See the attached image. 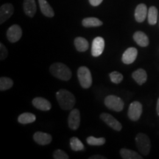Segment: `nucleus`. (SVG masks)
<instances>
[{"mask_svg": "<svg viewBox=\"0 0 159 159\" xmlns=\"http://www.w3.org/2000/svg\"><path fill=\"white\" fill-rule=\"evenodd\" d=\"M86 142L89 145L91 146H101L105 143V139L102 138H95L94 136H89L86 139Z\"/></svg>", "mask_w": 159, "mask_h": 159, "instance_id": "bb28decb", "label": "nucleus"}, {"mask_svg": "<svg viewBox=\"0 0 159 159\" xmlns=\"http://www.w3.org/2000/svg\"><path fill=\"white\" fill-rule=\"evenodd\" d=\"M143 111V107L142 103L138 102V101H134L132 103H130V106H129L128 116L129 119L131 121L136 122L140 119L142 116Z\"/></svg>", "mask_w": 159, "mask_h": 159, "instance_id": "423d86ee", "label": "nucleus"}, {"mask_svg": "<svg viewBox=\"0 0 159 159\" xmlns=\"http://www.w3.org/2000/svg\"><path fill=\"white\" fill-rule=\"evenodd\" d=\"M74 44L77 50L80 52L88 50L89 47V41L83 37H77L74 41Z\"/></svg>", "mask_w": 159, "mask_h": 159, "instance_id": "aec40b11", "label": "nucleus"}, {"mask_svg": "<svg viewBox=\"0 0 159 159\" xmlns=\"http://www.w3.org/2000/svg\"><path fill=\"white\" fill-rule=\"evenodd\" d=\"M89 159H106V157L100 156V155H94V156L89 157Z\"/></svg>", "mask_w": 159, "mask_h": 159, "instance_id": "2f4dec72", "label": "nucleus"}, {"mask_svg": "<svg viewBox=\"0 0 159 159\" xmlns=\"http://www.w3.org/2000/svg\"><path fill=\"white\" fill-rule=\"evenodd\" d=\"M14 12V7L11 3H7L2 5L0 8V24H3L11 18Z\"/></svg>", "mask_w": 159, "mask_h": 159, "instance_id": "9b49d317", "label": "nucleus"}, {"mask_svg": "<svg viewBox=\"0 0 159 159\" xmlns=\"http://www.w3.org/2000/svg\"><path fill=\"white\" fill-rule=\"evenodd\" d=\"M80 124V114L78 109L75 108L69 113L68 118V125L69 128L73 130H76Z\"/></svg>", "mask_w": 159, "mask_h": 159, "instance_id": "9d476101", "label": "nucleus"}, {"mask_svg": "<svg viewBox=\"0 0 159 159\" xmlns=\"http://www.w3.org/2000/svg\"><path fill=\"white\" fill-rule=\"evenodd\" d=\"M22 36V30L18 25H13L7 31V38L11 43H16L19 41Z\"/></svg>", "mask_w": 159, "mask_h": 159, "instance_id": "1a4fd4ad", "label": "nucleus"}, {"mask_svg": "<svg viewBox=\"0 0 159 159\" xmlns=\"http://www.w3.org/2000/svg\"><path fill=\"white\" fill-rule=\"evenodd\" d=\"M100 119L107 125H108L111 128L114 129V130L120 131L122 128V125L117 119L114 118L112 115L108 113H102L100 114Z\"/></svg>", "mask_w": 159, "mask_h": 159, "instance_id": "0eeeda50", "label": "nucleus"}, {"mask_svg": "<svg viewBox=\"0 0 159 159\" xmlns=\"http://www.w3.org/2000/svg\"><path fill=\"white\" fill-rule=\"evenodd\" d=\"M56 99L60 107L64 111L72 109L76 102L74 94L66 89H60L57 91Z\"/></svg>", "mask_w": 159, "mask_h": 159, "instance_id": "f257e3e1", "label": "nucleus"}, {"mask_svg": "<svg viewBox=\"0 0 159 159\" xmlns=\"http://www.w3.org/2000/svg\"><path fill=\"white\" fill-rule=\"evenodd\" d=\"M103 0H89V3L94 7H97L102 2Z\"/></svg>", "mask_w": 159, "mask_h": 159, "instance_id": "7c9ffc66", "label": "nucleus"}, {"mask_svg": "<svg viewBox=\"0 0 159 159\" xmlns=\"http://www.w3.org/2000/svg\"><path fill=\"white\" fill-rule=\"evenodd\" d=\"M24 11L29 17H33L36 13V4L35 0H24Z\"/></svg>", "mask_w": 159, "mask_h": 159, "instance_id": "dca6fc26", "label": "nucleus"}, {"mask_svg": "<svg viewBox=\"0 0 159 159\" xmlns=\"http://www.w3.org/2000/svg\"><path fill=\"white\" fill-rule=\"evenodd\" d=\"M49 71L56 78L61 80L68 81L71 77V69L62 63H54L49 67Z\"/></svg>", "mask_w": 159, "mask_h": 159, "instance_id": "f03ea898", "label": "nucleus"}, {"mask_svg": "<svg viewBox=\"0 0 159 159\" xmlns=\"http://www.w3.org/2000/svg\"><path fill=\"white\" fill-rule=\"evenodd\" d=\"M148 22L150 25H155L157 23L158 19V10L155 6H152L148 10Z\"/></svg>", "mask_w": 159, "mask_h": 159, "instance_id": "b1692460", "label": "nucleus"}, {"mask_svg": "<svg viewBox=\"0 0 159 159\" xmlns=\"http://www.w3.org/2000/svg\"><path fill=\"white\" fill-rule=\"evenodd\" d=\"M105 105L107 108L110 110L120 112L123 110L125 106V103L120 97L115 96V95H109L105 99Z\"/></svg>", "mask_w": 159, "mask_h": 159, "instance_id": "39448f33", "label": "nucleus"}, {"mask_svg": "<svg viewBox=\"0 0 159 159\" xmlns=\"http://www.w3.org/2000/svg\"><path fill=\"white\" fill-rule=\"evenodd\" d=\"M36 120V117L32 113H24L19 115V116L18 117V122L21 124L23 125H27L30 124V123L34 122Z\"/></svg>", "mask_w": 159, "mask_h": 159, "instance_id": "5701e85b", "label": "nucleus"}, {"mask_svg": "<svg viewBox=\"0 0 159 159\" xmlns=\"http://www.w3.org/2000/svg\"><path fill=\"white\" fill-rule=\"evenodd\" d=\"M134 40L139 46L142 47H146L149 45L150 41L148 35L142 31H137L134 34Z\"/></svg>", "mask_w": 159, "mask_h": 159, "instance_id": "f3484780", "label": "nucleus"}, {"mask_svg": "<svg viewBox=\"0 0 159 159\" xmlns=\"http://www.w3.org/2000/svg\"><path fill=\"white\" fill-rule=\"evenodd\" d=\"M33 139L37 144L40 145H47L51 143L52 137L50 134H47V133L38 131L33 135Z\"/></svg>", "mask_w": 159, "mask_h": 159, "instance_id": "ddd939ff", "label": "nucleus"}, {"mask_svg": "<svg viewBox=\"0 0 159 159\" xmlns=\"http://www.w3.org/2000/svg\"><path fill=\"white\" fill-rule=\"evenodd\" d=\"M120 156L123 159H142L143 157L134 150L122 148L119 151Z\"/></svg>", "mask_w": 159, "mask_h": 159, "instance_id": "412c9836", "label": "nucleus"}, {"mask_svg": "<svg viewBox=\"0 0 159 159\" xmlns=\"http://www.w3.org/2000/svg\"><path fill=\"white\" fill-rule=\"evenodd\" d=\"M8 55V51L2 43H0V60L3 61Z\"/></svg>", "mask_w": 159, "mask_h": 159, "instance_id": "c756f323", "label": "nucleus"}, {"mask_svg": "<svg viewBox=\"0 0 159 159\" xmlns=\"http://www.w3.org/2000/svg\"><path fill=\"white\" fill-rule=\"evenodd\" d=\"M148 13L147 5L144 4H139L135 10V19L139 23H142L146 19Z\"/></svg>", "mask_w": 159, "mask_h": 159, "instance_id": "2eb2a0df", "label": "nucleus"}, {"mask_svg": "<svg viewBox=\"0 0 159 159\" xmlns=\"http://www.w3.org/2000/svg\"><path fill=\"white\" fill-rule=\"evenodd\" d=\"M33 105L37 109L41 111H49L52 108V105L49 101L43 97H35L32 101Z\"/></svg>", "mask_w": 159, "mask_h": 159, "instance_id": "4468645a", "label": "nucleus"}, {"mask_svg": "<svg viewBox=\"0 0 159 159\" xmlns=\"http://www.w3.org/2000/svg\"><path fill=\"white\" fill-rule=\"evenodd\" d=\"M77 77L81 86L83 89H89L92 85V76L89 68L80 66L77 70Z\"/></svg>", "mask_w": 159, "mask_h": 159, "instance_id": "20e7f679", "label": "nucleus"}, {"mask_svg": "<svg viewBox=\"0 0 159 159\" xmlns=\"http://www.w3.org/2000/svg\"><path fill=\"white\" fill-rule=\"evenodd\" d=\"M136 146L139 152L144 156H148L151 149L150 139L143 133H139L136 136Z\"/></svg>", "mask_w": 159, "mask_h": 159, "instance_id": "7ed1b4c3", "label": "nucleus"}, {"mask_svg": "<svg viewBox=\"0 0 159 159\" xmlns=\"http://www.w3.org/2000/svg\"><path fill=\"white\" fill-rule=\"evenodd\" d=\"M102 21L94 17L85 18L82 21V25L85 27H96L102 25Z\"/></svg>", "mask_w": 159, "mask_h": 159, "instance_id": "4be33fe9", "label": "nucleus"}, {"mask_svg": "<svg viewBox=\"0 0 159 159\" xmlns=\"http://www.w3.org/2000/svg\"><path fill=\"white\" fill-rule=\"evenodd\" d=\"M137 55H138V50L135 47H130L127 49L123 53L122 57V61L125 64H131L136 61Z\"/></svg>", "mask_w": 159, "mask_h": 159, "instance_id": "f8f14e48", "label": "nucleus"}, {"mask_svg": "<svg viewBox=\"0 0 159 159\" xmlns=\"http://www.w3.org/2000/svg\"><path fill=\"white\" fill-rule=\"evenodd\" d=\"M70 148L73 151H81L85 149V147L80 140L77 137H72L70 139Z\"/></svg>", "mask_w": 159, "mask_h": 159, "instance_id": "a878e982", "label": "nucleus"}, {"mask_svg": "<svg viewBox=\"0 0 159 159\" xmlns=\"http://www.w3.org/2000/svg\"><path fill=\"white\" fill-rule=\"evenodd\" d=\"M105 49V40L102 37H96L93 40L91 46V55L99 57L102 54Z\"/></svg>", "mask_w": 159, "mask_h": 159, "instance_id": "6e6552de", "label": "nucleus"}, {"mask_svg": "<svg viewBox=\"0 0 159 159\" xmlns=\"http://www.w3.org/2000/svg\"><path fill=\"white\" fill-rule=\"evenodd\" d=\"M53 158L55 159H69V157L64 151L62 150H56L52 154Z\"/></svg>", "mask_w": 159, "mask_h": 159, "instance_id": "c85d7f7f", "label": "nucleus"}, {"mask_svg": "<svg viewBox=\"0 0 159 159\" xmlns=\"http://www.w3.org/2000/svg\"><path fill=\"white\" fill-rule=\"evenodd\" d=\"M111 82L115 83V84H119L123 80V75L118 71H112L109 75Z\"/></svg>", "mask_w": 159, "mask_h": 159, "instance_id": "cd10ccee", "label": "nucleus"}, {"mask_svg": "<svg viewBox=\"0 0 159 159\" xmlns=\"http://www.w3.org/2000/svg\"><path fill=\"white\" fill-rule=\"evenodd\" d=\"M39 3L41 13H42L45 16L49 18L54 16V11L52 8L51 6L49 5V4L47 2V0H39Z\"/></svg>", "mask_w": 159, "mask_h": 159, "instance_id": "6ab92c4d", "label": "nucleus"}, {"mask_svg": "<svg viewBox=\"0 0 159 159\" xmlns=\"http://www.w3.org/2000/svg\"><path fill=\"white\" fill-rule=\"evenodd\" d=\"M156 111H157V114L159 116V98L158 99V102H157V105H156Z\"/></svg>", "mask_w": 159, "mask_h": 159, "instance_id": "473e14b6", "label": "nucleus"}, {"mask_svg": "<svg viewBox=\"0 0 159 159\" xmlns=\"http://www.w3.org/2000/svg\"><path fill=\"white\" fill-rule=\"evenodd\" d=\"M13 81L12 79L6 77H2L0 78V91H1L8 90L13 87Z\"/></svg>", "mask_w": 159, "mask_h": 159, "instance_id": "393cba45", "label": "nucleus"}, {"mask_svg": "<svg viewBox=\"0 0 159 159\" xmlns=\"http://www.w3.org/2000/svg\"><path fill=\"white\" fill-rule=\"evenodd\" d=\"M132 77L139 85H142L146 83L148 80V75L144 69H139L133 72Z\"/></svg>", "mask_w": 159, "mask_h": 159, "instance_id": "a211bd4d", "label": "nucleus"}]
</instances>
